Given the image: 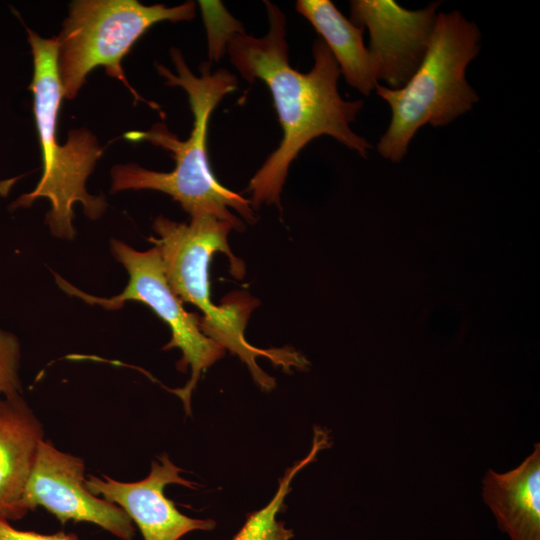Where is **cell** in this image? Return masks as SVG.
Here are the masks:
<instances>
[{
  "label": "cell",
  "instance_id": "obj_4",
  "mask_svg": "<svg viewBox=\"0 0 540 540\" xmlns=\"http://www.w3.org/2000/svg\"><path fill=\"white\" fill-rule=\"evenodd\" d=\"M33 56V113L42 154L43 172L29 193L19 196L12 209L29 207L39 198H47L51 209L46 222L57 238L72 239L73 206L80 203L85 215L97 220L106 210L104 196L87 192L86 181L103 153L97 138L86 128L72 129L64 144L57 141V121L63 88L58 72V38H43L26 28Z\"/></svg>",
  "mask_w": 540,
  "mask_h": 540
},
{
  "label": "cell",
  "instance_id": "obj_14",
  "mask_svg": "<svg viewBox=\"0 0 540 540\" xmlns=\"http://www.w3.org/2000/svg\"><path fill=\"white\" fill-rule=\"evenodd\" d=\"M329 445V433L320 427H315L309 453L285 471L279 480L278 489L273 498L265 507L247 517L244 525L232 540H290L293 538V530L287 528L283 521L278 520L277 516L284 508V500L291 491L294 477Z\"/></svg>",
  "mask_w": 540,
  "mask_h": 540
},
{
  "label": "cell",
  "instance_id": "obj_16",
  "mask_svg": "<svg viewBox=\"0 0 540 540\" xmlns=\"http://www.w3.org/2000/svg\"><path fill=\"white\" fill-rule=\"evenodd\" d=\"M21 348L18 338L0 327V396L22 394Z\"/></svg>",
  "mask_w": 540,
  "mask_h": 540
},
{
  "label": "cell",
  "instance_id": "obj_11",
  "mask_svg": "<svg viewBox=\"0 0 540 540\" xmlns=\"http://www.w3.org/2000/svg\"><path fill=\"white\" fill-rule=\"evenodd\" d=\"M43 425L22 397L0 396V518L22 519L23 494L33 470Z\"/></svg>",
  "mask_w": 540,
  "mask_h": 540
},
{
  "label": "cell",
  "instance_id": "obj_1",
  "mask_svg": "<svg viewBox=\"0 0 540 540\" xmlns=\"http://www.w3.org/2000/svg\"><path fill=\"white\" fill-rule=\"evenodd\" d=\"M268 30L262 37L235 34L227 45L230 62L243 79H259L273 99L283 137L251 178V205L280 204L289 167L313 139L329 135L362 157L370 143L350 128L363 107L362 100L346 101L338 91L340 70L321 39L312 46L314 64L301 73L289 63L286 17L274 3L264 1Z\"/></svg>",
  "mask_w": 540,
  "mask_h": 540
},
{
  "label": "cell",
  "instance_id": "obj_10",
  "mask_svg": "<svg viewBox=\"0 0 540 540\" xmlns=\"http://www.w3.org/2000/svg\"><path fill=\"white\" fill-rule=\"evenodd\" d=\"M183 472L164 453L152 461L148 476L137 482H120L106 475H89L86 488L95 496L122 508L139 528L144 540H179L195 530H212V519H196L182 514L164 490L169 484L195 489L197 484L180 476Z\"/></svg>",
  "mask_w": 540,
  "mask_h": 540
},
{
  "label": "cell",
  "instance_id": "obj_12",
  "mask_svg": "<svg viewBox=\"0 0 540 540\" xmlns=\"http://www.w3.org/2000/svg\"><path fill=\"white\" fill-rule=\"evenodd\" d=\"M483 499L510 540H540V445L506 473L483 478Z\"/></svg>",
  "mask_w": 540,
  "mask_h": 540
},
{
  "label": "cell",
  "instance_id": "obj_7",
  "mask_svg": "<svg viewBox=\"0 0 540 540\" xmlns=\"http://www.w3.org/2000/svg\"><path fill=\"white\" fill-rule=\"evenodd\" d=\"M111 250L129 275L128 283L120 294L110 298L97 297L75 288L61 277H56L57 282L70 295L107 310L120 309L128 301L141 302L150 307L171 330V340L163 349L179 348L182 357L177 368L183 372L187 367L191 368V376L185 386L173 390L183 402L186 414L190 415L192 392L201 374L221 359L226 350L202 332L200 316L188 312L169 286L157 246L138 251L113 239Z\"/></svg>",
  "mask_w": 540,
  "mask_h": 540
},
{
  "label": "cell",
  "instance_id": "obj_8",
  "mask_svg": "<svg viewBox=\"0 0 540 540\" xmlns=\"http://www.w3.org/2000/svg\"><path fill=\"white\" fill-rule=\"evenodd\" d=\"M85 464L77 456L40 442L36 461L23 494L27 512L43 507L62 524L89 522L122 540H132L135 527L125 511L93 495L85 486Z\"/></svg>",
  "mask_w": 540,
  "mask_h": 540
},
{
  "label": "cell",
  "instance_id": "obj_15",
  "mask_svg": "<svg viewBox=\"0 0 540 540\" xmlns=\"http://www.w3.org/2000/svg\"><path fill=\"white\" fill-rule=\"evenodd\" d=\"M207 31L210 61L218 62L227 50L230 39L244 33L242 24L226 10L220 1H199Z\"/></svg>",
  "mask_w": 540,
  "mask_h": 540
},
{
  "label": "cell",
  "instance_id": "obj_3",
  "mask_svg": "<svg viewBox=\"0 0 540 540\" xmlns=\"http://www.w3.org/2000/svg\"><path fill=\"white\" fill-rule=\"evenodd\" d=\"M243 226L213 216L191 218L190 222H176L158 216L153 222L157 237L149 240L160 250L169 286L182 302L196 306L201 312L202 332L225 350L245 363L255 383L264 391L275 387V380L262 370L256 359L266 357L286 371L303 369L308 365L298 352L287 349H260L245 337V328L257 301L244 292L229 294L220 305L210 297L209 264L216 252L224 253L230 262V272L241 279L244 263L231 251L228 235Z\"/></svg>",
  "mask_w": 540,
  "mask_h": 540
},
{
  "label": "cell",
  "instance_id": "obj_13",
  "mask_svg": "<svg viewBox=\"0 0 540 540\" xmlns=\"http://www.w3.org/2000/svg\"><path fill=\"white\" fill-rule=\"evenodd\" d=\"M296 10L321 36L348 85L369 95L378 84L362 26L347 19L330 0H298Z\"/></svg>",
  "mask_w": 540,
  "mask_h": 540
},
{
  "label": "cell",
  "instance_id": "obj_5",
  "mask_svg": "<svg viewBox=\"0 0 540 540\" xmlns=\"http://www.w3.org/2000/svg\"><path fill=\"white\" fill-rule=\"evenodd\" d=\"M480 50V31L459 11L439 13L427 51L411 78L398 89L377 84V94L391 109L380 138V155L398 162L418 129L447 125L472 109L479 98L466 80L468 64Z\"/></svg>",
  "mask_w": 540,
  "mask_h": 540
},
{
  "label": "cell",
  "instance_id": "obj_9",
  "mask_svg": "<svg viewBox=\"0 0 540 540\" xmlns=\"http://www.w3.org/2000/svg\"><path fill=\"white\" fill-rule=\"evenodd\" d=\"M440 3L407 10L393 0H353L351 21L367 27L377 80L401 88L420 65L429 45Z\"/></svg>",
  "mask_w": 540,
  "mask_h": 540
},
{
  "label": "cell",
  "instance_id": "obj_2",
  "mask_svg": "<svg viewBox=\"0 0 540 540\" xmlns=\"http://www.w3.org/2000/svg\"><path fill=\"white\" fill-rule=\"evenodd\" d=\"M176 73L156 63L165 84L181 87L188 96L193 114L189 137L180 140L165 123H155L147 131H130L129 141H148L171 152L175 162L170 172L145 169L138 164H117L111 169V192L125 190H155L177 201L191 218L213 216L243 226L230 211H237L249 222L255 220L250 200L223 186L215 177L209 162L207 134L209 119L218 103L237 88V78L226 69L211 72L210 63L203 62L200 75L187 66L180 50L170 51Z\"/></svg>",
  "mask_w": 540,
  "mask_h": 540
},
{
  "label": "cell",
  "instance_id": "obj_6",
  "mask_svg": "<svg viewBox=\"0 0 540 540\" xmlns=\"http://www.w3.org/2000/svg\"><path fill=\"white\" fill-rule=\"evenodd\" d=\"M193 1L167 7L144 5L137 0H76L70 3L58 38V72L63 95L72 100L90 71L103 66L108 76L119 80L136 101L146 102L129 84L121 61L135 42L154 24L189 21L195 16Z\"/></svg>",
  "mask_w": 540,
  "mask_h": 540
},
{
  "label": "cell",
  "instance_id": "obj_17",
  "mask_svg": "<svg viewBox=\"0 0 540 540\" xmlns=\"http://www.w3.org/2000/svg\"><path fill=\"white\" fill-rule=\"evenodd\" d=\"M0 540H78L74 533L57 532L40 534L32 531H22L12 527L9 521L0 518Z\"/></svg>",
  "mask_w": 540,
  "mask_h": 540
}]
</instances>
